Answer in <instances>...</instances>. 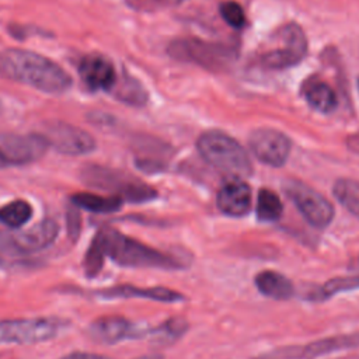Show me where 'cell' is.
Returning a JSON list of instances; mask_svg holds the SVG:
<instances>
[{"mask_svg": "<svg viewBox=\"0 0 359 359\" xmlns=\"http://www.w3.org/2000/svg\"><path fill=\"white\" fill-rule=\"evenodd\" d=\"M254 282L264 296L275 300H287L294 294V286L290 279L272 269L258 272Z\"/></svg>", "mask_w": 359, "mask_h": 359, "instance_id": "18", "label": "cell"}, {"mask_svg": "<svg viewBox=\"0 0 359 359\" xmlns=\"http://www.w3.org/2000/svg\"><path fill=\"white\" fill-rule=\"evenodd\" d=\"M32 217V206L24 199L11 201L0 208V223L11 230L21 229Z\"/></svg>", "mask_w": 359, "mask_h": 359, "instance_id": "21", "label": "cell"}, {"mask_svg": "<svg viewBox=\"0 0 359 359\" xmlns=\"http://www.w3.org/2000/svg\"><path fill=\"white\" fill-rule=\"evenodd\" d=\"M199 154L217 171L231 178L251 174V161L241 144L229 135L219 130H209L199 136L196 142Z\"/></svg>", "mask_w": 359, "mask_h": 359, "instance_id": "3", "label": "cell"}, {"mask_svg": "<svg viewBox=\"0 0 359 359\" xmlns=\"http://www.w3.org/2000/svg\"><path fill=\"white\" fill-rule=\"evenodd\" d=\"M81 180L93 188L114 192L122 201L146 202L156 196V191L144 182L102 165H87L81 170Z\"/></svg>", "mask_w": 359, "mask_h": 359, "instance_id": "5", "label": "cell"}, {"mask_svg": "<svg viewBox=\"0 0 359 359\" xmlns=\"http://www.w3.org/2000/svg\"><path fill=\"white\" fill-rule=\"evenodd\" d=\"M346 146H348V149H349L352 153L359 154V130L348 136V139H346Z\"/></svg>", "mask_w": 359, "mask_h": 359, "instance_id": "32", "label": "cell"}, {"mask_svg": "<svg viewBox=\"0 0 359 359\" xmlns=\"http://www.w3.org/2000/svg\"><path fill=\"white\" fill-rule=\"evenodd\" d=\"M65 323L53 317L0 320V345H27L53 339Z\"/></svg>", "mask_w": 359, "mask_h": 359, "instance_id": "6", "label": "cell"}, {"mask_svg": "<svg viewBox=\"0 0 359 359\" xmlns=\"http://www.w3.org/2000/svg\"><path fill=\"white\" fill-rule=\"evenodd\" d=\"M337 201L359 219V182L349 178H339L332 188Z\"/></svg>", "mask_w": 359, "mask_h": 359, "instance_id": "22", "label": "cell"}, {"mask_svg": "<svg viewBox=\"0 0 359 359\" xmlns=\"http://www.w3.org/2000/svg\"><path fill=\"white\" fill-rule=\"evenodd\" d=\"M60 359H111V358L95 355V353H88V352H72L69 355H65Z\"/></svg>", "mask_w": 359, "mask_h": 359, "instance_id": "31", "label": "cell"}, {"mask_svg": "<svg viewBox=\"0 0 359 359\" xmlns=\"http://www.w3.org/2000/svg\"><path fill=\"white\" fill-rule=\"evenodd\" d=\"M97 294L102 299H147L161 303H177L185 299L184 294H181L177 290L154 286V287H139L133 285H116L107 289H101L97 292Z\"/></svg>", "mask_w": 359, "mask_h": 359, "instance_id": "17", "label": "cell"}, {"mask_svg": "<svg viewBox=\"0 0 359 359\" xmlns=\"http://www.w3.org/2000/svg\"><path fill=\"white\" fill-rule=\"evenodd\" d=\"M358 88H359V79H358Z\"/></svg>", "mask_w": 359, "mask_h": 359, "instance_id": "34", "label": "cell"}, {"mask_svg": "<svg viewBox=\"0 0 359 359\" xmlns=\"http://www.w3.org/2000/svg\"><path fill=\"white\" fill-rule=\"evenodd\" d=\"M187 328H188V324L184 318H170L168 321L160 324L157 328L150 330L149 334L154 341L160 344H167L184 335Z\"/></svg>", "mask_w": 359, "mask_h": 359, "instance_id": "25", "label": "cell"}, {"mask_svg": "<svg viewBox=\"0 0 359 359\" xmlns=\"http://www.w3.org/2000/svg\"><path fill=\"white\" fill-rule=\"evenodd\" d=\"M0 76L48 94H62L72 87V77L57 63L24 49L0 50Z\"/></svg>", "mask_w": 359, "mask_h": 359, "instance_id": "1", "label": "cell"}, {"mask_svg": "<svg viewBox=\"0 0 359 359\" xmlns=\"http://www.w3.org/2000/svg\"><path fill=\"white\" fill-rule=\"evenodd\" d=\"M41 133H0V168L25 165L39 160L48 150Z\"/></svg>", "mask_w": 359, "mask_h": 359, "instance_id": "11", "label": "cell"}, {"mask_svg": "<svg viewBox=\"0 0 359 359\" xmlns=\"http://www.w3.org/2000/svg\"><path fill=\"white\" fill-rule=\"evenodd\" d=\"M304 97L314 109L323 114H330L335 109L338 104L334 90L324 81H316L309 84L304 91Z\"/></svg>", "mask_w": 359, "mask_h": 359, "instance_id": "20", "label": "cell"}, {"mask_svg": "<svg viewBox=\"0 0 359 359\" xmlns=\"http://www.w3.org/2000/svg\"><path fill=\"white\" fill-rule=\"evenodd\" d=\"M79 74L91 91H111L118 81L114 63L100 53L86 55L79 63Z\"/></svg>", "mask_w": 359, "mask_h": 359, "instance_id": "14", "label": "cell"}, {"mask_svg": "<svg viewBox=\"0 0 359 359\" xmlns=\"http://www.w3.org/2000/svg\"><path fill=\"white\" fill-rule=\"evenodd\" d=\"M219 13L222 15V18L233 28L236 29H240L244 27L245 24V14H244V10L243 7L237 3V1H233V0H227V1H223L219 7Z\"/></svg>", "mask_w": 359, "mask_h": 359, "instance_id": "28", "label": "cell"}, {"mask_svg": "<svg viewBox=\"0 0 359 359\" xmlns=\"http://www.w3.org/2000/svg\"><path fill=\"white\" fill-rule=\"evenodd\" d=\"M283 189L289 199L294 203L300 215L309 222L313 227L324 229L334 219V208L327 198L318 194L316 189L309 185L297 181L287 180L283 185Z\"/></svg>", "mask_w": 359, "mask_h": 359, "instance_id": "9", "label": "cell"}, {"mask_svg": "<svg viewBox=\"0 0 359 359\" xmlns=\"http://www.w3.org/2000/svg\"><path fill=\"white\" fill-rule=\"evenodd\" d=\"M182 0H125L128 7L136 11L150 13L180 4Z\"/></svg>", "mask_w": 359, "mask_h": 359, "instance_id": "29", "label": "cell"}, {"mask_svg": "<svg viewBox=\"0 0 359 359\" xmlns=\"http://www.w3.org/2000/svg\"><path fill=\"white\" fill-rule=\"evenodd\" d=\"M72 202L76 208L93 212V213H112L121 209L122 199L119 196H101L90 192H79L72 196Z\"/></svg>", "mask_w": 359, "mask_h": 359, "instance_id": "19", "label": "cell"}, {"mask_svg": "<svg viewBox=\"0 0 359 359\" xmlns=\"http://www.w3.org/2000/svg\"><path fill=\"white\" fill-rule=\"evenodd\" d=\"M250 149L252 154L262 163L280 167L289 157L290 140L289 137L271 128H261L254 130L248 139Z\"/></svg>", "mask_w": 359, "mask_h": 359, "instance_id": "13", "label": "cell"}, {"mask_svg": "<svg viewBox=\"0 0 359 359\" xmlns=\"http://www.w3.org/2000/svg\"><path fill=\"white\" fill-rule=\"evenodd\" d=\"M359 346V332L328 337L304 345H289L264 352L252 359H317Z\"/></svg>", "mask_w": 359, "mask_h": 359, "instance_id": "10", "label": "cell"}, {"mask_svg": "<svg viewBox=\"0 0 359 359\" xmlns=\"http://www.w3.org/2000/svg\"><path fill=\"white\" fill-rule=\"evenodd\" d=\"M41 135L49 147L56 149L62 154L81 156L95 149V139L88 132L63 121L45 123Z\"/></svg>", "mask_w": 359, "mask_h": 359, "instance_id": "12", "label": "cell"}, {"mask_svg": "<svg viewBox=\"0 0 359 359\" xmlns=\"http://www.w3.org/2000/svg\"><path fill=\"white\" fill-rule=\"evenodd\" d=\"M105 257L115 264L128 268H158V269H181L184 264L174 257L151 248L112 227H102L94 236Z\"/></svg>", "mask_w": 359, "mask_h": 359, "instance_id": "2", "label": "cell"}, {"mask_svg": "<svg viewBox=\"0 0 359 359\" xmlns=\"http://www.w3.org/2000/svg\"><path fill=\"white\" fill-rule=\"evenodd\" d=\"M283 213V205L280 198L271 189L262 188L257 198V216L264 222H275Z\"/></svg>", "mask_w": 359, "mask_h": 359, "instance_id": "23", "label": "cell"}, {"mask_svg": "<svg viewBox=\"0 0 359 359\" xmlns=\"http://www.w3.org/2000/svg\"><path fill=\"white\" fill-rule=\"evenodd\" d=\"M137 359H163V356H161V355H158V353H151V355L140 356V358H137Z\"/></svg>", "mask_w": 359, "mask_h": 359, "instance_id": "33", "label": "cell"}, {"mask_svg": "<svg viewBox=\"0 0 359 359\" xmlns=\"http://www.w3.org/2000/svg\"><path fill=\"white\" fill-rule=\"evenodd\" d=\"M57 233L59 226L52 219H43L27 230L0 231V252L7 255H28L42 251L56 240Z\"/></svg>", "mask_w": 359, "mask_h": 359, "instance_id": "8", "label": "cell"}, {"mask_svg": "<svg viewBox=\"0 0 359 359\" xmlns=\"http://www.w3.org/2000/svg\"><path fill=\"white\" fill-rule=\"evenodd\" d=\"M88 335L98 344H118L121 341L140 337L142 332L122 316H101L88 325Z\"/></svg>", "mask_w": 359, "mask_h": 359, "instance_id": "15", "label": "cell"}, {"mask_svg": "<svg viewBox=\"0 0 359 359\" xmlns=\"http://www.w3.org/2000/svg\"><path fill=\"white\" fill-rule=\"evenodd\" d=\"M114 88H116L115 91L116 97L128 104L142 105L147 100L146 91L142 88V86L137 81H135L130 77H125L121 83L116 81Z\"/></svg>", "mask_w": 359, "mask_h": 359, "instance_id": "26", "label": "cell"}, {"mask_svg": "<svg viewBox=\"0 0 359 359\" xmlns=\"http://www.w3.org/2000/svg\"><path fill=\"white\" fill-rule=\"evenodd\" d=\"M216 203L222 213L241 217L251 209V189L244 181L231 178L219 189Z\"/></svg>", "mask_w": 359, "mask_h": 359, "instance_id": "16", "label": "cell"}, {"mask_svg": "<svg viewBox=\"0 0 359 359\" xmlns=\"http://www.w3.org/2000/svg\"><path fill=\"white\" fill-rule=\"evenodd\" d=\"M168 53L177 60L191 62L210 70L223 69L234 57V50L231 48L201 39L174 41L168 46Z\"/></svg>", "mask_w": 359, "mask_h": 359, "instance_id": "7", "label": "cell"}, {"mask_svg": "<svg viewBox=\"0 0 359 359\" xmlns=\"http://www.w3.org/2000/svg\"><path fill=\"white\" fill-rule=\"evenodd\" d=\"M67 230H69V236L72 237V240L74 241L79 234H80V215L77 212V209H70V212L67 213Z\"/></svg>", "mask_w": 359, "mask_h": 359, "instance_id": "30", "label": "cell"}, {"mask_svg": "<svg viewBox=\"0 0 359 359\" xmlns=\"http://www.w3.org/2000/svg\"><path fill=\"white\" fill-rule=\"evenodd\" d=\"M306 53V35L297 24L290 22L272 34L268 46L259 55V63L266 69L280 70L300 63Z\"/></svg>", "mask_w": 359, "mask_h": 359, "instance_id": "4", "label": "cell"}, {"mask_svg": "<svg viewBox=\"0 0 359 359\" xmlns=\"http://www.w3.org/2000/svg\"><path fill=\"white\" fill-rule=\"evenodd\" d=\"M353 289H359V275L330 279L321 287H318L317 292H314V296H311V299L317 302H323L332 297L337 293L348 292Z\"/></svg>", "mask_w": 359, "mask_h": 359, "instance_id": "24", "label": "cell"}, {"mask_svg": "<svg viewBox=\"0 0 359 359\" xmlns=\"http://www.w3.org/2000/svg\"><path fill=\"white\" fill-rule=\"evenodd\" d=\"M104 261H105V254H104L98 240L94 237L86 251L84 261H83V268H84L86 276L95 278L101 272V269L104 266Z\"/></svg>", "mask_w": 359, "mask_h": 359, "instance_id": "27", "label": "cell"}]
</instances>
